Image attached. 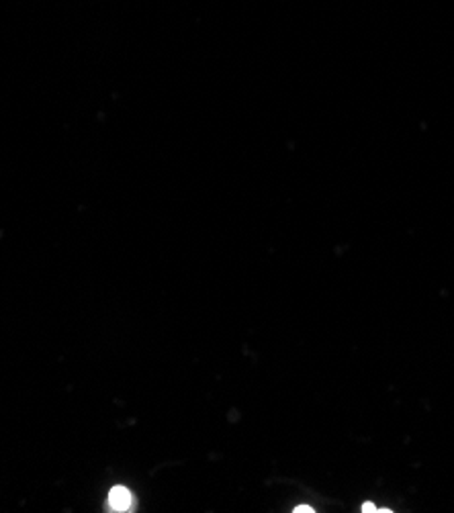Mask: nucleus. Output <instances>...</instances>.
<instances>
[{
    "label": "nucleus",
    "instance_id": "nucleus-1",
    "mask_svg": "<svg viewBox=\"0 0 454 513\" xmlns=\"http://www.w3.org/2000/svg\"><path fill=\"white\" fill-rule=\"evenodd\" d=\"M109 505L115 512H129L134 505V497L125 487H113L109 493Z\"/></svg>",
    "mask_w": 454,
    "mask_h": 513
},
{
    "label": "nucleus",
    "instance_id": "nucleus-2",
    "mask_svg": "<svg viewBox=\"0 0 454 513\" xmlns=\"http://www.w3.org/2000/svg\"><path fill=\"white\" fill-rule=\"evenodd\" d=\"M362 512H364V513H373V512H379V510H377V508H375L373 503H364V505H362Z\"/></svg>",
    "mask_w": 454,
    "mask_h": 513
},
{
    "label": "nucleus",
    "instance_id": "nucleus-3",
    "mask_svg": "<svg viewBox=\"0 0 454 513\" xmlns=\"http://www.w3.org/2000/svg\"><path fill=\"white\" fill-rule=\"evenodd\" d=\"M293 512H297V513H313L315 510H311V508H307V505H301V508H297V510H293Z\"/></svg>",
    "mask_w": 454,
    "mask_h": 513
}]
</instances>
